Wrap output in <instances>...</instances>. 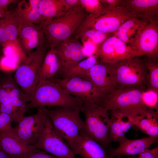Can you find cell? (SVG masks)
Here are the masks:
<instances>
[{
    "instance_id": "cell-1",
    "label": "cell",
    "mask_w": 158,
    "mask_h": 158,
    "mask_svg": "<svg viewBox=\"0 0 158 158\" xmlns=\"http://www.w3.org/2000/svg\"><path fill=\"white\" fill-rule=\"evenodd\" d=\"M88 14L80 5L40 24L47 50L71 37Z\"/></svg>"
},
{
    "instance_id": "cell-2",
    "label": "cell",
    "mask_w": 158,
    "mask_h": 158,
    "mask_svg": "<svg viewBox=\"0 0 158 158\" xmlns=\"http://www.w3.org/2000/svg\"><path fill=\"white\" fill-rule=\"evenodd\" d=\"M29 97L28 110L46 107L81 106L83 104L80 99L69 95L50 79L38 83Z\"/></svg>"
},
{
    "instance_id": "cell-3",
    "label": "cell",
    "mask_w": 158,
    "mask_h": 158,
    "mask_svg": "<svg viewBox=\"0 0 158 158\" xmlns=\"http://www.w3.org/2000/svg\"><path fill=\"white\" fill-rule=\"evenodd\" d=\"M110 70L116 90L147 88V71L142 56H136L110 64Z\"/></svg>"
},
{
    "instance_id": "cell-4",
    "label": "cell",
    "mask_w": 158,
    "mask_h": 158,
    "mask_svg": "<svg viewBox=\"0 0 158 158\" xmlns=\"http://www.w3.org/2000/svg\"><path fill=\"white\" fill-rule=\"evenodd\" d=\"M81 106L57 107L53 109L44 108L54 129L69 146L85 131L84 121L80 117Z\"/></svg>"
},
{
    "instance_id": "cell-5",
    "label": "cell",
    "mask_w": 158,
    "mask_h": 158,
    "mask_svg": "<svg viewBox=\"0 0 158 158\" xmlns=\"http://www.w3.org/2000/svg\"><path fill=\"white\" fill-rule=\"evenodd\" d=\"M81 111L84 114L86 132L106 150L109 144L108 134L111 123L109 111L106 108L92 104H83Z\"/></svg>"
},
{
    "instance_id": "cell-6",
    "label": "cell",
    "mask_w": 158,
    "mask_h": 158,
    "mask_svg": "<svg viewBox=\"0 0 158 158\" xmlns=\"http://www.w3.org/2000/svg\"><path fill=\"white\" fill-rule=\"evenodd\" d=\"M47 51L45 44L39 46L27 55L16 68L14 79L22 90L28 96L38 84L40 67Z\"/></svg>"
},
{
    "instance_id": "cell-7",
    "label": "cell",
    "mask_w": 158,
    "mask_h": 158,
    "mask_svg": "<svg viewBox=\"0 0 158 158\" xmlns=\"http://www.w3.org/2000/svg\"><path fill=\"white\" fill-rule=\"evenodd\" d=\"M147 88L118 89L106 95L103 107L109 111L118 110L135 116L142 113L147 109L142 98Z\"/></svg>"
},
{
    "instance_id": "cell-8",
    "label": "cell",
    "mask_w": 158,
    "mask_h": 158,
    "mask_svg": "<svg viewBox=\"0 0 158 158\" xmlns=\"http://www.w3.org/2000/svg\"><path fill=\"white\" fill-rule=\"evenodd\" d=\"M50 79L69 95L80 99L83 104H92L103 106L106 95L86 77L78 75L67 78L54 77Z\"/></svg>"
},
{
    "instance_id": "cell-9",
    "label": "cell",
    "mask_w": 158,
    "mask_h": 158,
    "mask_svg": "<svg viewBox=\"0 0 158 158\" xmlns=\"http://www.w3.org/2000/svg\"><path fill=\"white\" fill-rule=\"evenodd\" d=\"M131 17H134L125 7L119 6L111 9L107 8L97 15L88 14L79 26L93 28L105 33L111 34Z\"/></svg>"
},
{
    "instance_id": "cell-10",
    "label": "cell",
    "mask_w": 158,
    "mask_h": 158,
    "mask_svg": "<svg viewBox=\"0 0 158 158\" xmlns=\"http://www.w3.org/2000/svg\"><path fill=\"white\" fill-rule=\"evenodd\" d=\"M93 55L99 61L110 64L139 56L136 52L113 34L96 46Z\"/></svg>"
},
{
    "instance_id": "cell-11",
    "label": "cell",
    "mask_w": 158,
    "mask_h": 158,
    "mask_svg": "<svg viewBox=\"0 0 158 158\" xmlns=\"http://www.w3.org/2000/svg\"><path fill=\"white\" fill-rule=\"evenodd\" d=\"M32 146L58 158H76L68 145L55 131L48 116L41 136Z\"/></svg>"
},
{
    "instance_id": "cell-12",
    "label": "cell",
    "mask_w": 158,
    "mask_h": 158,
    "mask_svg": "<svg viewBox=\"0 0 158 158\" xmlns=\"http://www.w3.org/2000/svg\"><path fill=\"white\" fill-rule=\"evenodd\" d=\"M32 115L24 116L13 128V131L25 143L33 145L37 142L45 127L48 116L44 108H38Z\"/></svg>"
},
{
    "instance_id": "cell-13",
    "label": "cell",
    "mask_w": 158,
    "mask_h": 158,
    "mask_svg": "<svg viewBox=\"0 0 158 158\" xmlns=\"http://www.w3.org/2000/svg\"><path fill=\"white\" fill-rule=\"evenodd\" d=\"M52 48L59 63V72L62 75L86 56L83 45L79 40L72 36Z\"/></svg>"
},
{
    "instance_id": "cell-14",
    "label": "cell",
    "mask_w": 158,
    "mask_h": 158,
    "mask_svg": "<svg viewBox=\"0 0 158 158\" xmlns=\"http://www.w3.org/2000/svg\"><path fill=\"white\" fill-rule=\"evenodd\" d=\"M128 45L139 56L158 60V24L148 22L136 39Z\"/></svg>"
},
{
    "instance_id": "cell-15",
    "label": "cell",
    "mask_w": 158,
    "mask_h": 158,
    "mask_svg": "<svg viewBox=\"0 0 158 158\" xmlns=\"http://www.w3.org/2000/svg\"><path fill=\"white\" fill-rule=\"evenodd\" d=\"M29 96L25 93L15 81L13 76L7 73L0 79V112L13 105L28 103Z\"/></svg>"
},
{
    "instance_id": "cell-16",
    "label": "cell",
    "mask_w": 158,
    "mask_h": 158,
    "mask_svg": "<svg viewBox=\"0 0 158 158\" xmlns=\"http://www.w3.org/2000/svg\"><path fill=\"white\" fill-rule=\"evenodd\" d=\"M69 146L75 154L83 158H111L104 148L85 131L82 132Z\"/></svg>"
},
{
    "instance_id": "cell-17",
    "label": "cell",
    "mask_w": 158,
    "mask_h": 158,
    "mask_svg": "<svg viewBox=\"0 0 158 158\" xmlns=\"http://www.w3.org/2000/svg\"><path fill=\"white\" fill-rule=\"evenodd\" d=\"M121 6L134 18L158 24V0H122Z\"/></svg>"
},
{
    "instance_id": "cell-18",
    "label": "cell",
    "mask_w": 158,
    "mask_h": 158,
    "mask_svg": "<svg viewBox=\"0 0 158 158\" xmlns=\"http://www.w3.org/2000/svg\"><path fill=\"white\" fill-rule=\"evenodd\" d=\"M110 63L98 62L81 75L89 79L105 95L116 90L112 77Z\"/></svg>"
},
{
    "instance_id": "cell-19",
    "label": "cell",
    "mask_w": 158,
    "mask_h": 158,
    "mask_svg": "<svg viewBox=\"0 0 158 158\" xmlns=\"http://www.w3.org/2000/svg\"><path fill=\"white\" fill-rule=\"evenodd\" d=\"M18 39L21 49L26 55L40 45L46 46L44 34L39 25L21 24Z\"/></svg>"
},
{
    "instance_id": "cell-20",
    "label": "cell",
    "mask_w": 158,
    "mask_h": 158,
    "mask_svg": "<svg viewBox=\"0 0 158 158\" xmlns=\"http://www.w3.org/2000/svg\"><path fill=\"white\" fill-rule=\"evenodd\" d=\"M158 136L148 137L136 139H129L126 137L119 143L115 148H109V156L111 158L123 155L134 156L148 149L158 140Z\"/></svg>"
},
{
    "instance_id": "cell-21",
    "label": "cell",
    "mask_w": 158,
    "mask_h": 158,
    "mask_svg": "<svg viewBox=\"0 0 158 158\" xmlns=\"http://www.w3.org/2000/svg\"><path fill=\"white\" fill-rule=\"evenodd\" d=\"M109 111L111 123L108 134L109 141L110 143L112 142L119 143L126 137V133L134 126L135 116L118 110Z\"/></svg>"
},
{
    "instance_id": "cell-22",
    "label": "cell",
    "mask_w": 158,
    "mask_h": 158,
    "mask_svg": "<svg viewBox=\"0 0 158 158\" xmlns=\"http://www.w3.org/2000/svg\"><path fill=\"white\" fill-rule=\"evenodd\" d=\"M0 148L11 158H21L38 150L25 143L13 132L0 133Z\"/></svg>"
},
{
    "instance_id": "cell-23",
    "label": "cell",
    "mask_w": 158,
    "mask_h": 158,
    "mask_svg": "<svg viewBox=\"0 0 158 158\" xmlns=\"http://www.w3.org/2000/svg\"><path fill=\"white\" fill-rule=\"evenodd\" d=\"M20 22L14 9L8 10L0 19V46L18 42Z\"/></svg>"
},
{
    "instance_id": "cell-24",
    "label": "cell",
    "mask_w": 158,
    "mask_h": 158,
    "mask_svg": "<svg viewBox=\"0 0 158 158\" xmlns=\"http://www.w3.org/2000/svg\"><path fill=\"white\" fill-rule=\"evenodd\" d=\"M41 0H22L14 9L21 24L29 23L40 25L44 20L39 13V6Z\"/></svg>"
},
{
    "instance_id": "cell-25",
    "label": "cell",
    "mask_w": 158,
    "mask_h": 158,
    "mask_svg": "<svg viewBox=\"0 0 158 158\" xmlns=\"http://www.w3.org/2000/svg\"><path fill=\"white\" fill-rule=\"evenodd\" d=\"M147 23L138 18H130L123 23L113 34L128 45L136 39Z\"/></svg>"
},
{
    "instance_id": "cell-26",
    "label": "cell",
    "mask_w": 158,
    "mask_h": 158,
    "mask_svg": "<svg viewBox=\"0 0 158 158\" xmlns=\"http://www.w3.org/2000/svg\"><path fill=\"white\" fill-rule=\"evenodd\" d=\"M134 126L149 136H158V111L146 109L134 118Z\"/></svg>"
},
{
    "instance_id": "cell-27",
    "label": "cell",
    "mask_w": 158,
    "mask_h": 158,
    "mask_svg": "<svg viewBox=\"0 0 158 158\" xmlns=\"http://www.w3.org/2000/svg\"><path fill=\"white\" fill-rule=\"evenodd\" d=\"M59 68L57 56L53 48H51L47 51L42 63L38 84L55 77V75L59 72Z\"/></svg>"
},
{
    "instance_id": "cell-28",
    "label": "cell",
    "mask_w": 158,
    "mask_h": 158,
    "mask_svg": "<svg viewBox=\"0 0 158 158\" xmlns=\"http://www.w3.org/2000/svg\"><path fill=\"white\" fill-rule=\"evenodd\" d=\"M69 10L65 0H41L39 6L44 21L53 19Z\"/></svg>"
},
{
    "instance_id": "cell-29",
    "label": "cell",
    "mask_w": 158,
    "mask_h": 158,
    "mask_svg": "<svg viewBox=\"0 0 158 158\" xmlns=\"http://www.w3.org/2000/svg\"><path fill=\"white\" fill-rule=\"evenodd\" d=\"M112 35L113 33H105L94 28L79 26L71 36L79 40L83 46L88 43L96 46Z\"/></svg>"
},
{
    "instance_id": "cell-30",
    "label": "cell",
    "mask_w": 158,
    "mask_h": 158,
    "mask_svg": "<svg viewBox=\"0 0 158 158\" xmlns=\"http://www.w3.org/2000/svg\"><path fill=\"white\" fill-rule=\"evenodd\" d=\"M142 57L147 71V89L158 92V60Z\"/></svg>"
},
{
    "instance_id": "cell-31",
    "label": "cell",
    "mask_w": 158,
    "mask_h": 158,
    "mask_svg": "<svg viewBox=\"0 0 158 158\" xmlns=\"http://www.w3.org/2000/svg\"><path fill=\"white\" fill-rule=\"evenodd\" d=\"M96 56L92 55L80 61L67 71L62 75L63 78H67L81 75L98 62Z\"/></svg>"
},
{
    "instance_id": "cell-32",
    "label": "cell",
    "mask_w": 158,
    "mask_h": 158,
    "mask_svg": "<svg viewBox=\"0 0 158 158\" xmlns=\"http://www.w3.org/2000/svg\"><path fill=\"white\" fill-rule=\"evenodd\" d=\"M80 5L88 14L97 15L107 8L100 0H80Z\"/></svg>"
},
{
    "instance_id": "cell-33",
    "label": "cell",
    "mask_w": 158,
    "mask_h": 158,
    "mask_svg": "<svg viewBox=\"0 0 158 158\" xmlns=\"http://www.w3.org/2000/svg\"><path fill=\"white\" fill-rule=\"evenodd\" d=\"M158 92L152 90L147 88L145 91L142 101L147 109L158 111Z\"/></svg>"
},
{
    "instance_id": "cell-34",
    "label": "cell",
    "mask_w": 158,
    "mask_h": 158,
    "mask_svg": "<svg viewBox=\"0 0 158 158\" xmlns=\"http://www.w3.org/2000/svg\"><path fill=\"white\" fill-rule=\"evenodd\" d=\"M13 122V119L10 115L0 112V133L13 132V128L11 125Z\"/></svg>"
},
{
    "instance_id": "cell-35",
    "label": "cell",
    "mask_w": 158,
    "mask_h": 158,
    "mask_svg": "<svg viewBox=\"0 0 158 158\" xmlns=\"http://www.w3.org/2000/svg\"><path fill=\"white\" fill-rule=\"evenodd\" d=\"M137 157L132 156L127 158H157L158 157V147L145 149L138 154Z\"/></svg>"
},
{
    "instance_id": "cell-36",
    "label": "cell",
    "mask_w": 158,
    "mask_h": 158,
    "mask_svg": "<svg viewBox=\"0 0 158 158\" xmlns=\"http://www.w3.org/2000/svg\"><path fill=\"white\" fill-rule=\"evenodd\" d=\"M18 66L16 62L6 57L3 55L0 58V69L2 70L9 71L13 68V66L17 68Z\"/></svg>"
},
{
    "instance_id": "cell-37",
    "label": "cell",
    "mask_w": 158,
    "mask_h": 158,
    "mask_svg": "<svg viewBox=\"0 0 158 158\" xmlns=\"http://www.w3.org/2000/svg\"><path fill=\"white\" fill-rule=\"evenodd\" d=\"M21 158H58L51 154H49L44 151L39 150L31 152L23 156Z\"/></svg>"
},
{
    "instance_id": "cell-38",
    "label": "cell",
    "mask_w": 158,
    "mask_h": 158,
    "mask_svg": "<svg viewBox=\"0 0 158 158\" xmlns=\"http://www.w3.org/2000/svg\"><path fill=\"white\" fill-rule=\"evenodd\" d=\"M122 0H100L102 4L107 8L111 9L121 6Z\"/></svg>"
},
{
    "instance_id": "cell-39",
    "label": "cell",
    "mask_w": 158,
    "mask_h": 158,
    "mask_svg": "<svg viewBox=\"0 0 158 158\" xmlns=\"http://www.w3.org/2000/svg\"><path fill=\"white\" fill-rule=\"evenodd\" d=\"M19 1L17 0H0V10L2 16L8 10V6L9 5Z\"/></svg>"
},
{
    "instance_id": "cell-40",
    "label": "cell",
    "mask_w": 158,
    "mask_h": 158,
    "mask_svg": "<svg viewBox=\"0 0 158 158\" xmlns=\"http://www.w3.org/2000/svg\"><path fill=\"white\" fill-rule=\"evenodd\" d=\"M0 158H11L5 152L0 148Z\"/></svg>"
},
{
    "instance_id": "cell-41",
    "label": "cell",
    "mask_w": 158,
    "mask_h": 158,
    "mask_svg": "<svg viewBox=\"0 0 158 158\" xmlns=\"http://www.w3.org/2000/svg\"><path fill=\"white\" fill-rule=\"evenodd\" d=\"M3 56L2 48L0 46V58Z\"/></svg>"
},
{
    "instance_id": "cell-42",
    "label": "cell",
    "mask_w": 158,
    "mask_h": 158,
    "mask_svg": "<svg viewBox=\"0 0 158 158\" xmlns=\"http://www.w3.org/2000/svg\"><path fill=\"white\" fill-rule=\"evenodd\" d=\"M2 15L1 12V11L0 10V19L1 18V17H2Z\"/></svg>"
},
{
    "instance_id": "cell-43",
    "label": "cell",
    "mask_w": 158,
    "mask_h": 158,
    "mask_svg": "<svg viewBox=\"0 0 158 158\" xmlns=\"http://www.w3.org/2000/svg\"><path fill=\"white\" fill-rule=\"evenodd\" d=\"M157 158H158V157H157Z\"/></svg>"
}]
</instances>
